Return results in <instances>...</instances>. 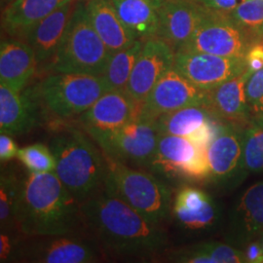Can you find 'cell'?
Masks as SVG:
<instances>
[{"mask_svg":"<svg viewBox=\"0 0 263 263\" xmlns=\"http://www.w3.org/2000/svg\"><path fill=\"white\" fill-rule=\"evenodd\" d=\"M84 227L104 251L119 257L153 258L168 244L162 227L102 189L81 204Z\"/></svg>","mask_w":263,"mask_h":263,"instance_id":"obj_1","label":"cell"},{"mask_svg":"<svg viewBox=\"0 0 263 263\" xmlns=\"http://www.w3.org/2000/svg\"><path fill=\"white\" fill-rule=\"evenodd\" d=\"M84 226L81 203L55 172L22 179L16 227L28 237L63 235Z\"/></svg>","mask_w":263,"mask_h":263,"instance_id":"obj_2","label":"cell"},{"mask_svg":"<svg viewBox=\"0 0 263 263\" xmlns=\"http://www.w3.org/2000/svg\"><path fill=\"white\" fill-rule=\"evenodd\" d=\"M49 147L56 160L57 177L81 204L104 189L106 159L84 130L67 126L51 139Z\"/></svg>","mask_w":263,"mask_h":263,"instance_id":"obj_3","label":"cell"},{"mask_svg":"<svg viewBox=\"0 0 263 263\" xmlns=\"http://www.w3.org/2000/svg\"><path fill=\"white\" fill-rule=\"evenodd\" d=\"M105 159L107 174L104 189L152 223L162 226L173 208L169 184L146 170L130 167L107 157Z\"/></svg>","mask_w":263,"mask_h":263,"instance_id":"obj_4","label":"cell"},{"mask_svg":"<svg viewBox=\"0 0 263 263\" xmlns=\"http://www.w3.org/2000/svg\"><path fill=\"white\" fill-rule=\"evenodd\" d=\"M111 55L90 22L84 0H77L64 40L44 70L101 76Z\"/></svg>","mask_w":263,"mask_h":263,"instance_id":"obj_5","label":"cell"},{"mask_svg":"<svg viewBox=\"0 0 263 263\" xmlns=\"http://www.w3.org/2000/svg\"><path fill=\"white\" fill-rule=\"evenodd\" d=\"M31 89L42 108L60 119L79 117L110 91L102 76L82 73H49Z\"/></svg>","mask_w":263,"mask_h":263,"instance_id":"obj_6","label":"cell"},{"mask_svg":"<svg viewBox=\"0 0 263 263\" xmlns=\"http://www.w3.org/2000/svg\"><path fill=\"white\" fill-rule=\"evenodd\" d=\"M90 137L105 157L147 171L156 152L160 133L154 121L138 116L113 131Z\"/></svg>","mask_w":263,"mask_h":263,"instance_id":"obj_7","label":"cell"},{"mask_svg":"<svg viewBox=\"0 0 263 263\" xmlns=\"http://www.w3.org/2000/svg\"><path fill=\"white\" fill-rule=\"evenodd\" d=\"M147 171L169 184L171 181H203L210 177L207 147L187 138L161 135Z\"/></svg>","mask_w":263,"mask_h":263,"instance_id":"obj_8","label":"cell"},{"mask_svg":"<svg viewBox=\"0 0 263 263\" xmlns=\"http://www.w3.org/2000/svg\"><path fill=\"white\" fill-rule=\"evenodd\" d=\"M256 41L258 40L232 19L228 13L207 8L194 35L180 51L245 59Z\"/></svg>","mask_w":263,"mask_h":263,"instance_id":"obj_9","label":"cell"},{"mask_svg":"<svg viewBox=\"0 0 263 263\" xmlns=\"http://www.w3.org/2000/svg\"><path fill=\"white\" fill-rule=\"evenodd\" d=\"M19 250L24 261L35 263H92L104 257L97 240L73 233L37 237Z\"/></svg>","mask_w":263,"mask_h":263,"instance_id":"obj_10","label":"cell"},{"mask_svg":"<svg viewBox=\"0 0 263 263\" xmlns=\"http://www.w3.org/2000/svg\"><path fill=\"white\" fill-rule=\"evenodd\" d=\"M207 91L199 89L173 67L160 78L141 104L138 116L154 121L163 114L186 106L207 105Z\"/></svg>","mask_w":263,"mask_h":263,"instance_id":"obj_11","label":"cell"},{"mask_svg":"<svg viewBox=\"0 0 263 263\" xmlns=\"http://www.w3.org/2000/svg\"><path fill=\"white\" fill-rule=\"evenodd\" d=\"M174 67L203 91H211L248 68L245 59L191 51L176 53Z\"/></svg>","mask_w":263,"mask_h":263,"instance_id":"obj_12","label":"cell"},{"mask_svg":"<svg viewBox=\"0 0 263 263\" xmlns=\"http://www.w3.org/2000/svg\"><path fill=\"white\" fill-rule=\"evenodd\" d=\"M207 156L209 180L217 186H235L246 177L242 131L234 125L226 124L209 144Z\"/></svg>","mask_w":263,"mask_h":263,"instance_id":"obj_13","label":"cell"},{"mask_svg":"<svg viewBox=\"0 0 263 263\" xmlns=\"http://www.w3.org/2000/svg\"><path fill=\"white\" fill-rule=\"evenodd\" d=\"M175 57L176 52L161 38L144 40L125 92L141 105L160 78L174 67Z\"/></svg>","mask_w":263,"mask_h":263,"instance_id":"obj_14","label":"cell"},{"mask_svg":"<svg viewBox=\"0 0 263 263\" xmlns=\"http://www.w3.org/2000/svg\"><path fill=\"white\" fill-rule=\"evenodd\" d=\"M206 11L196 0H161L157 37L179 52L194 35Z\"/></svg>","mask_w":263,"mask_h":263,"instance_id":"obj_15","label":"cell"},{"mask_svg":"<svg viewBox=\"0 0 263 263\" xmlns=\"http://www.w3.org/2000/svg\"><path fill=\"white\" fill-rule=\"evenodd\" d=\"M140 106L125 91H108L78 117V123L89 136L113 131L137 118Z\"/></svg>","mask_w":263,"mask_h":263,"instance_id":"obj_16","label":"cell"},{"mask_svg":"<svg viewBox=\"0 0 263 263\" xmlns=\"http://www.w3.org/2000/svg\"><path fill=\"white\" fill-rule=\"evenodd\" d=\"M43 108L32 89L17 92L8 86L0 84V132L25 135L40 124Z\"/></svg>","mask_w":263,"mask_h":263,"instance_id":"obj_17","label":"cell"},{"mask_svg":"<svg viewBox=\"0 0 263 263\" xmlns=\"http://www.w3.org/2000/svg\"><path fill=\"white\" fill-rule=\"evenodd\" d=\"M252 72L247 68L239 76L207 91L208 109L218 119L244 129L253 118L246 95V83Z\"/></svg>","mask_w":263,"mask_h":263,"instance_id":"obj_18","label":"cell"},{"mask_svg":"<svg viewBox=\"0 0 263 263\" xmlns=\"http://www.w3.org/2000/svg\"><path fill=\"white\" fill-rule=\"evenodd\" d=\"M263 234V181L250 186L233 210L226 240L245 247Z\"/></svg>","mask_w":263,"mask_h":263,"instance_id":"obj_19","label":"cell"},{"mask_svg":"<svg viewBox=\"0 0 263 263\" xmlns=\"http://www.w3.org/2000/svg\"><path fill=\"white\" fill-rule=\"evenodd\" d=\"M76 3L77 0H71L57 9L31 28L24 39L33 49L41 70L50 63L61 46Z\"/></svg>","mask_w":263,"mask_h":263,"instance_id":"obj_20","label":"cell"},{"mask_svg":"<svg viewBox=\"0 0 263 263\" xmlns=\"http://www.w3.org/2000/svg\"><path fill=\"white\" fill-rule=\"evenodd\" d=\"M33 49L25 40L2 39L0 45V84L22 92L37 69Z\"/></svg>","mask_w":263,"mask_h":263,"instance_id":"obj_21","label":"cell"},{"mask_svg":"<svg viewBox=\"0 0 263 263\" xmlns=\"http://www.w3.org/2000/svg\"><path fill=\"white\" fill-rule=\"evenodd\" d=\"M71 0H12L2 12V29L10 37L24 40L28 31Z\"/></svg>","mask_w":263,"mask_h":263,"instance_id":"obj_22","label":"cell"},{"mask_svg":"<svg viewBox=\"0 0 263 263\" xmlns=\"http://www.w3.org/2000/svg\"><path fill=\"white\" fill-rule=\"evenodd\" d=\"M95 30L111 53L131 46L139 38L125 26L111 0H84Z\"/></svg>","mask_w":263,"mask_h":263,"instance_id":"obj_23","label":"cell"},{"mask_svg":"<svg viewBox=\"0 0 263 263\" xmlns=\"http://www.w3.org/2000/svg\"><path fill=\"white\" fill-rule=\"evenodd\" d=\"M125 26L139 39L157 37L161 0H111Z\"/></svg>","mask_w":263,"mask_h":263,"instance_id":"obj_24","label":"cell"},{"mask_svg":"<svg viewBox=\"0 0 263 263\" xmlns=\"http://www.w3.org/2000/svg\"><path fill=\"white\" fill-rule=\"evenodd\" d=\"M215 116L206 105H190L166 113L154 120L161 135L188 138Z\"/></svg>","mask_w":263,"mask_h":263,"instance_id":"obj_25","label":"cell"},{"mask_svg":"<svg viewBox=\"0 0 263 263\" xmlns=\"http://www.w3.org/2000/svg\"><path fill=\"white\" fill-rule=\"evenodd\" d=\"M144 40L138 39L129 47L113 53L102 77L110 91H125L132 71L141 54Z\"/></svg>","mask_w":263,"mask_h":263,"instance_id":"obj_26","label":"cell"},{"mask_svg":"<svg viewBox=\"0 0 263 263\" xmlns=\"http://www.w3.org/2000/svg\"><path fill=\"white\" fill-rule=\"evenodd\" d=\"M172 215L175 222L185 231L202 232L215 228L220 220V207L213 199L204 207L189 210L173 205Z\"/></svg>","mask_w":263,"mask_h":263,"instance_id":"obj_27","label":"cell"},{"mask_svg":"<svg viewBox=\"0 0 263 263\" xmlns=\"http://www.w3.org/2000/svg\"><path fill=\"white\" fill-rule=\"evenodd\" d=\"M22 180L13 172H1L0 176V226L9 231L16 227Z\"/></svg>","mask_w":263,"mask_h":263,"instance_id":"obj_28","label":"cell"},{"mask_svg":"<svg viewBox=\"0 0 263 263\" xmlns=\"http://www.w3.org/2000/svg\"><path fill=\"white\" fill-rule=\"evenodd\" d=\"M243 155L247 173L263 171V125L252 118L242 130Z\"/></svg>","mask_w":263,"mask_h":263,"instance_id":"obj_29","label":"cell"},{"mask_svg":"<svg viewBox=\"0 0 263 263\" xmlns=\"http://www.w3.org/2000/svg\"><path fill=\"white\" fill-rule=\"evenodd\" d=\"M228 14L255 39H263V0H245Z\"/></svg>","mask_w":263,"mask_h":263,"instance_id":"obj_30","label":"cell"},{"mask_svg":"<svg viewBox=\"0 0 263 263\" xmlns=\"http://www.w3.org/2000/svg\"><path fill=\"white\" fill-rule=\"evenodd\" d=\"M17 158L29 173L45 174L56 170V160L50 147L43 143H34L20 148Z\"/></svg>","mask_w":263,"mask_h":263,"instance_id":"obj_31","label":"cell"},{"mask_svg":"<svg viewBox=\"0 0 263 263\" xmlns=\"http://www.w3.org/2000/svg\"><path fill=\"white\" fill-rule=\"evenodd\" d=\"M194 253L205 255L214 263L246 262L244 252L238 250L232 245L219 242H206L190 248Z\"/></svg>","mask_w":263,"mask_h":263,"instance_id":"obj_32","label":"cell"},{"mask_svg":"<svg viewBox=\"0 0 263 263\" xmlns=\"http://www.w3.org/2000/svg\"><path fill=\"white\" fill-rule=\"evenodd\" d=\"M246 95L252 116L263 114V68L251 73L246 83Z\"/></svg>","mask_w":263,"mask_h":263,"instance_id":"obj_33","label":"cell"},{"mask_svg":"<svg viewBox=\"0 0 263 263\" xmlns=\"http://www.w3.org/2000/svg\"><path fill=\"white\" fill-rule=\"evenodd\" d=\"M19 243L18 241L9 234V231L1 230L0 234V261L6 262L12 260L17 254H19L18 250Z\"/></svg>","mask_w":263,"mask_h":263,"instance_id":"obj_34","label":"cell"},{"mask_svg":"<svg viewBox=\"0 0 263 263\" xmlns=\"http://www.w3.org/2000/svg\"><path fill=\"white\" fill-rule=\"evenodd\" d=\"M245 61L248 68L251 71H257L263 68V39L256 41L253 46L250 48Z\"/></svg>","mask_w":263,"mask_h":263,"instance_id":"obj_35","label":"cell"},{"mask_svg":"<svg viewBox=\"0 0 263 263\" xmlns=\"http://www.w3.org/2000/svg\"><path fill=\"white\" fill-rule=\"evenodd\" d=\"M20 148L16 141L9 134L1 133L0 135V160L1 163L7 162L18 156Z\"/></svg>","mask_w":263,"mask_h":263,"instance_id":"obj_36","label":"cell"},{"mask_svg":"<svg viewBox=\"0 0 263 263\" xmlns=\"http://www.w3.org/2000/svg\"><path fill=\"white\" fill-rule=\"evenodd\" d=\"M202 6L208 9L221 12V13H230L245 0H196Z\"/></svg>","mask_w":263,"mask_h":263,"instance_id":"obj_37","label":"cell"},{"mask_svg":"<svg viewBox=\"0 0 263 263\" xmlns=\"http://www.w3.org/2000/svg\"><path fill=\"white\" fill-rule=\"evenodd\" d=\"M244 254L246 262H263V248L257 239L245 246Z\"/></svg>","mask_w":263,"mask_h":263,"instance_id":"obj_38","label":"cell"},{"mask_svg":"<svg viewBox=\"0 0 263 263\" xmlns=\"http://www.w3.org/2000/svg\"><path fill=\"white\" fill-rule=\"evenodd\" d=\"M253 119H254L256 122L260 123V124H262L263 125V114L258 115V116H255V117H253Z\"/></svg>","mask_w":263,"mask_h":263,"instance_id":"obj_39","label":"cell"},{"mask_svg":"<svg viewBox=\"0 0 263 263\" xmlns=\"http://www.w3.org/2000/svg\"><path fill=\"white\" fill-rule=\"evenodd\" d=\"M257 240H258V241H259V242H260V244H261V246H262V248H263V234H262V235L260 236V237H259V238H258V239H257Z\"/></svg>","mask_w":263,"mask_h":263,"instance_id":"obj_40","label":"cell"},{"mask_svg":"<svg viewBox=\"0 0 263 263\" xmlns=\"http://www.w3.org/2000/svg\"><path fill=\"white\" fill-rule=\"evenodd\" d=\"M10 1H12V0H8V2H10ZM8 2H7V3H8ZM7 3H6V4H7Z\"/></svg>","mask_w":263,"mask_h":263,"instance_id":"obj_41","label":"cell"}]
</instances>
